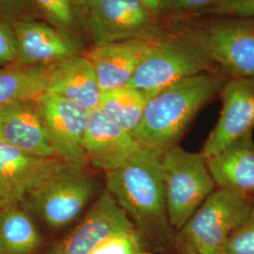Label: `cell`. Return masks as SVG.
Wrapping results in <instances>:
<instances>
[{
    "mask_svg": "<svg viewBox=\"0 0 254 254\" xmlns=\"http://www.w3.org/2000/svg\"><path fill=\"white\" fill-rule=\"evenodd\" d=\"M135 231L127 213L105 191L68 236L41 254H90L106 238Z\"/></svg>",
    "mask_w": 254,
    "mask_h": 254,
    "instance_id": "9",
    "label": "cell"
},
{
    "mask_svg": "<svg viewBox=\"0 0 254 254\" xmlns=\"http://www.w3.org/2000/svg\"><path fill=\"white\" fill-rule=\"evenodd\" d=\"M219 95V118L200 151L206 158L254 130V77L229 78Z\"/></svg>",
    "mask_w": 254,
    "mask_h": 254,
    "instance_id": "11",
    "label": "cell"
},
{
    "mask_svg": "<svg viewBox=\"0 0 254 254\" xmlns=\"http://www.w3.org/2000/svg\"><path fill=\"white\" fill-rule=\"evenodd\" d=\"M47 23L73 34L81 26V0H30Z\"/></svg>",
    "mask_w": 254,
    "mask_h": 254,
    "instance_id": "22",
    "label": "cell"
},
{
    "mask_svg": "<svg viewBox=\"0 0 254 254\" xmlns=\"http://www.w3.org/2000/svg\"><path fill=\"white\" fill-rule=\"evenodd\" d=\"M35 100L57 155L64 160L88 166L82 142L90 110L48 92Z\"/></svg>",
    "mask_w": 254,
    "mask_h": 254,
    "instance_id": "12",
    "label": "cell"
},
{
    "mask_svg": "<svg viewBox=\"0 0 254 254\" xmlns=\"http://www.w3.org/2000/svg\"><path fill=\"white\" fill-rule=\"evenodd\" d=\"M17 42V63L24 65H49L82 55V45L72 33L28 19L11 23Z\"/></svg>",
    "mask_w": 254,
    "mask_h": 254,
    "instance_id": "13",
    "label": "cell"
},
{
    "mask_svg": "<svg viewBox=\"0 0 254 254\" xmlns=\"http://www.w3.org/2000/svg\"><path fill=\"white\" fill-rule=\"evenodd\" d=\"M152 95L130 86L103 91L99 108L114 124L130 134L139 126Z\"/></svg>",
    "mask_w": 254,
    "mask_h": 254,
    "instance_id": "21",
    "label": "cell"
},
{
    "mask_svg": "<svg viewBox=\"0 0 254 254\" xmlns=\"http://www.w3.org/2000/svg\"><path fill=\"white\" fill-rule=\"evenodd\" d=\"M206 162L216 189L254 198V132L237 138Z\"/></svg>",
    "mask_w": 254,
    "mask_h": 254,
    "instance_id": "17",
    "label": "cell"
},
{
    "mask_svg": "<svg viewBox=\"0 0 254 254\" xmlns=\"http://www.w3.org/2000/svg\"><path fill=\"white\" fill-rule=\"evenodd\" d=\"M46 92L61 96L88 110L99 108L103 93L94 69L84 54L56 64Z\"/></svg>",
    "mask_w": 254,
    "mask_h": 254,
    "instance_id": "18",
    "label": "cell"
},
{
    "mask_svg": "<svg viewBox=\"0 0 254 254\" xmlns=\"http://www.w3.org/2000/svg\"><path fill=\"white\" fill-rule=\"evenodd\" d=\"M164 151L141 145L126 163L106 173L107 191L127 213L146 250L153 254L171 251L176 236L168 216Z\"/></svg>",
    "mask_w": 254,
    "mask_h": 254,
    "instance_id": "1",
    "label": "cell"
},
{
    "mask_svg": "<svg viewBox=\"0 0 254 254\" xmlns=\"http://www.w3.org/2000/svg\"><path fill=\"white\" fill-rule=\"evenodd\" d=\"M224 253L226 254H254V198L248 218L229 238Z\"/></svg>",
    "mask_w": 254,
    "mask_h": 254,
    "instance_id": "24",
    "label": "cell"
},
{
    "mask_svg": "<svg viewBox=\"0 0 254 254\" xmlns=\"http://www.w3.org/2000/svg\"><path fill=\"white\" fill-rule=\"evenodd\" d=\"M140 146L132 134L114 124L100 108L90 110L82 142L88 164L109 173L126 163Z\"/></svg>",
    "mask_w": 254,
    "mask_h": 254,
    "instance_id": "14",
    "label": "cell"
},
{
    "mask_svg": "<svg viewBox=\"0 0 254 254\" xmlns=\"http://www.w3.org/2000/svg\"><path fill=\"white\" fill-rule=\"evenodd\" d=\"M57 64L0 66V108L21 101L35 100L45 93Z\"/></svg>",
    "mask_w": 254,
    "mask_h": 254,
    "instance_id": "19",
    "label": "cell"
},
{
    "mask_svg": "<svg viewBox=\"0 0 254 254\" xmlns=\"http://www.w3.org/2000/svg\"><path fill=\"white\" fill-rule=\"evenodd\" d=\"M159 34L148 38L92 46L84 55L94 69L102 91H111L127 86Z\"/></svg>",
    "mask_w": 254,
    "mask_h": 254,
    "instance_id": "15",
    "label": "cell"
},
{
    "mask_svg": "<svg viewBox=\"0 0 254 254\" xmlns=\"http://www.w3.org/2000/svg\"><path fill=\"white\" fill-rule=\"evenodd\" d=\"M68 162L27 154L0 140V208L21 206L31 191Z\"/></svg>",
    "mask_w": 254,
    "mask_h": 254,
    "instance_id": "10",
    "label": "cell"
},
{
    "mask_svg": "<svg viewBox=\"0 0 254 254\" xmlns=\"http://www.w3.org/2000/svg\"><path fill=\"white\" fill-rule=\"evenodd\" d=\"M167 209L175 232L181 230L200 204L216 190L206 157L192 153L177 143L162 154Z\"/></svg>",
    "mask_w": 254,
    "mask_h": 254,
    "instance_id": "7",
    "label": "cell"
},
{
    "mask_svg": "<svg viewBox=\"0 0 254 254\" xmlns=\"http://www.w3.org/2000/svg\"><path fill=\"white\" fill-rule=\"evenodd\" d=\"M88 1H91V0H81L82 4H83L84 2H88Z\"/></svg>",
    "mask_w": 254,
    "mask_h": 254,
    "instance_id": "31",
    "label": "cell"
},
{
    "mask_svg": "<svg viewBox=\"0 0 254 254\" xmlns=\"http://www.w3.org/2000/svg\"><path fill=\"white\" fill-rule=\"evenodd\" d=\"M165 254H199L196 253L195 251H193L190 248L187 247V246L182 245L180 243L175 242L173 249L171 251H169L168 253ZM223 254H226L225 253Z\"/></svg>",
    "mask_w": 254,
    "mask_h": 254,
    "instance_id": "30",
    "label": "cell"
},
{
    "mask_svg": "<svg viewBox=\"0 0 254 254\" xmlns=\"http://www.w3.org/2000/svg\"><path fill=\"white\" fill-rule=\"evenodd\" d=\"M228 79L221 72L201 73L156 92L147 102L133 136L142 146L166 149L176 144L199 111L219 95Z\"/></svg>",
    "mask_w": 254,
    "mask_h": 254,
    "instance_id": "2",
    "label": "cell"
},
{
    "mask_svg": "<svg viewBox=\"0 0 254 254\" xmlns=\"http://www.w3.org/2000/svg\"><path fill=\"white\" fill-rule=\"evenodd\" d=\"M218 72L198 43L173 16L127 86L153 96L174 83L201 73Z\"/></svg>",
    "mask_w": 254,
    "mask_h": 254,
    "instance_id": "3",
    "label": "cell"
},
{
    "mask_svg": "<svg viewBox=\"0 0 254 254\" xmlns=\"http://www.w3.org/2000/svg\"><path fill=\"white\" fill-rule=\"evenodd\" d=\"M254 198L216 189L176 232L175 242L199 254H223L229 238L248 218Z\"/></svg>",
    "mask_w": 254,
    "mask_h": 254,
    "instance_id": "5",
    "label": "cell"
},
{
    "mask_svg": "<svg viewBox=\"0 0 254 254\" xmlns=\"http://www.w3.org/2000/svg\"><path fill=\"white\" fill-rule=\"evenodd\" d=\"M17 63V42L10 23L0 20V66Z\"/></svg>",
    "mask_w": 254,
    "mask_h": 254,
    "instance_id": "25",
    "label": "cell"
},
{
    "mask_svg": "<svg viewBox=\"0 0 254 254\" xmlns=\"http://www.w3.org/2000/svg\"><path fill=\"white\" fill-rule=\"evenodd\" d=\"M169 19L155 17L138 0H91L82 4L81 26L93 46L155 36Z\"/></svg>",
    "mask_w": 254,
    "mask_h": 254,
    "instance_id": "8",
    "label": "cell"
},
{
    "mask_svg": "<svg viewBox=\"0 0 254 254\" xmlns=\"http://www.w3.org/2000/svg\"><path fill=\"white\" fill-rule=\"evenodd\" d=\"M228 0H173L174 15H195Z\"/></svg>",
    "mask_w": 254,
    "mask_h": 254,
    "instance_id": "27",
    "label": "cell"
},
{
    "mask_svg": "<svg viewBox=\"0 0 254 254\" xmlns=\"http://www.w3.org/2000/svg\"><path fill=\"white\" fill-rule=\"evenodd\" d=\"M90 254H153L146 250L136 231L110 236L103 240Z\"/></svg>",
    "mask_w": 254,
    "mask_h": 254,
    "instance_id": "23",
    "label": "cell"
},
{
    "mask_svg": "<svg viewBox=\"0 0 254 254\" xmlns=\"http://www.w3.org/2000/svg\"><path fill=\"white\" fill-rule=\"evenodd\" d=\"M43 237L27 210L0 208V254H33Z\"/></svg>",
    "mask_w": 254,
    "mask_h": 254,
    "instance_id": "20",
    "label": "cell"
},
{
    "mask_svg": "<svg viewBox=\"0 0 254 254\" xmlns=\"http://www.w3.org/2000/svg\"><path fill=\"white\" fill-rule=\"evenodd\" d=\"M254 16V0H228L195 15Z\"/></svg>",
    "mask_w": 254,
    "mask_h": 254,
    "instance_id": "26",
    "label": "cell"
},
{
    "mask_svg": "<svg viewBox=\"0 0 254 254\" xmlns=\"http://www.w3.org/2000/svg\"><path fill=\"white\" fill-rule=\"evenodd\" d=\"M86 165L68 162L31 191L22 208L47 226L60 229L77 218L95 195L97 185Z\"/></svg>",
    "mask_w": 254,
    "mask_h": 254,
    "instance_id": "6",
    "label": "cell"
},
{
    "mask_svg": "<svg viewBox=\"0 0 254 254\" xmlns=\"http://www.w3.org/2000/svg\"></svg>",
    "mask_w": 254,
    "mask_h": 254,
    "instance_id": "32",
    "label": "cell"
},
{
    "mask_svg": "<svg viewBox=\"0 0 254 254\" xmlns=\"http://www.w3.org/2000/svg\"><path fill=\"white\" fill-rule=\"evenodd\" d=\"M27 2L28 0H0V15H17L20 11L26 9Z\"/></svg>",
    "mask_w": 254,
    "mask_h": 254,
    "instance_id": "29",
    "label": "cell"
},
{
    "mask_svg": "<svg viewBox=\"0 0 254 254\" xmlns=\"http://www.w3.org/2000/svg\"><path fill=\"white\" fill-rule=\"evenodd\" d=\"M229 78L254 77V16L174 15Z\"/></svg>",
    "mask_w": 254,
    "mask_h": 254,
    "instance_id": "4",
    "label": "cell"
},
{
    "mask_svg": "<svg viewBox=\"0 0 254 254\" xmlns=\"http://www.w3.org/2000/svg\"><path fill=\"white\" fill-rule=\"evenodd\" d=\"M146 9L157 18H171L173 13V0H138Z\"/></svg>",
    "mask_w": 254,
    "mask_h": 254,
    "instance_id": "28",
    "label": "cell"
},
{
    "mask_svg": "<svg viewBox=\"0 0 254 254\" xmlns=\"http://www.w3.org/2000/svg\"><path fill=\"white\" fill-rule=\"evenodd\" d=\"M0 140L35 156L59 157L36 100L21 101L0 108Z\"/></svg>",
    "mask_w": 254,
    "mask_h": 254,
    "instance_id": "16",
    "label": "cell"
}]
</instances>
